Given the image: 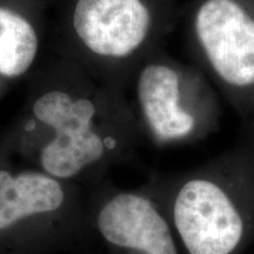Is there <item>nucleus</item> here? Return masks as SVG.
<instances>
[{
	"label": "nucleus",
	"mask_w": 254,
	"mask_h": 254,
	"mask_svg": "<svg viewBox=\"0 0 254 254\" xmlns=\"http://www.w3.org/2000/svg\"><path fill=\"white\" fill-rule=\"evenodd\" d=\"M40 122L56 129V138L43 148V167L55 177L69 178L104 154L100 136L91 129L94 106L90 100L73 101L67 93L52 91L33 106Z\"/></svg>",
	"instance_id": "nucleus-1"
},
{
	"label": "nucleus",
	"mask_w": 254,
	"mask_h": 254,
	"mask_svg": "<svg viewBox=\"0 0 254 254\" xmlns=\"http://www.w3.org/2000/svg\"><path fill=\"white\" fill-rule=\"evenodd\" d=\"M174 222L190 254H230L244 230L230 198L207 180H192L180 190Z\"/></svg>",
	"instance_id": "nucleus-2"
},
{
	"label": "nucleus",
	"mask_w": 254,
	"mask_h": 254,
	"mask_svg": "<svg viewBox=\"0 0 254 254\" xmlns=\"http://www.w3.org/2000/svg\"><path fill=\"white\" fill-rule=\"evenodd\" d=\"M206 56L220 77L234 86L254 84V19L233 0H207L195 18Z\"/></svg>",
	"instance_id": "nucleus-3"
},
{
	"label": "nucleus",
	"mask_w": 254,
	"mask_h": 254,
	"mask_svg": "<svg viewBox=\"0 0 254 254\" xmlns=\"http://www.w3.org/2000/svg\"><path fill=\"white\" fill-rule=\"evenodd\" d=\"M151 15L141 0H78L73 26L95 55L125 57L141 45Z\"/></svg>",
	"instance_id": "nucleus-4"
},
{
	"label": "nucleus",
	"mask_w": 254,
	"mask_h": 254,
	"mask_svg": "<svg viewBox=\"0 0 254 254\" xmlns=\"http://www.w3.org/2000/svg\"><path fill=\"white\" fill-rule=\"evenodd\" d=\"M98 225L114 245L147 254H177L166 221L142 196L117 195L100 212Z\"/></svg>",
	"instance_id": "nucleus-5"
},
{
	"label": "nucleus",
	"mask_w": 254,
	"mask_h": 254,
	"mask_svg": "<svg viewBox=\"0 0 254 254\" xmlns=\"http://www.w3.org/2000/svg\"><path fill=\"white\" fill-rule=\"evenodd\" d=\"M139 100L148 125L161 139L187 135L194 126L193 117L179 106V78L172 68L147 66L138 84Z\"/></svg>",
	"instance_id": "nucleus-6"
},
{
	"label": "nucleus",
	"mask_w": 254,
	"mask_h": 254,
	"mask_svg": "<svg viewBox=\"0 0 254 254\" xmlns=\"http://www.w3.org/2000/svg\"><path fill=\"white\" fill-rule=\"evenodd\" d=\"M63 201L62 186L52 178L34 172L13 178L0 170V231L28 215L55 211Z\"/></svg>",
	"instance_id": "nucleus-7"
},
{
	"label": "nucleus",
	"mask_w": 254,
	"mask_h": 254,
	"mask_svg": "<svg viewBox=\"0 0 254 254\" xmlns=\"http://www.w3.org/2000/svg\"><path fill=\"white\" fill-rule=\"evenodd\" d=\"M38 50L36 31L26 19L0 8V74L18 77L34 62Z\"/></svg>",
	"instance_id": "nucleus-8"
}]
</instances>
